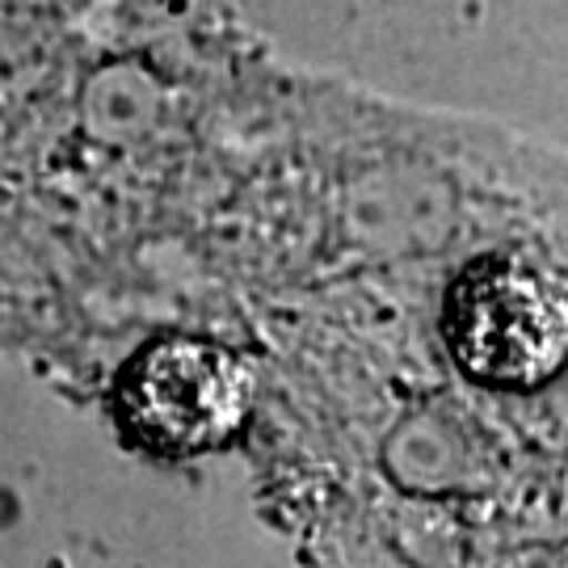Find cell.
Instances as JSON below:
<instances>
[{
    "instance_id": "cell-1",
    "label": "cell",
    "mask_w": 568,
    "mask_h": 568,
    "mask_svg": "<svg viewBox=\"0 0 568 568\" xmlns=\"http://www.w3.org/2000/svg\"><path fill=\"white\" fill-rule=\"evenodd\" d=\"M447 342L471 379L493 387H539L565 366L568 304L548 270L493 253L450 286Z\"/></svg>"
},
{
    "instance_id": "cell-2",
    "label": "cell",
    "mask_w": 568,
    "mask_h": 568,
    "mask_svg": "<svg viewBox=\"0 0 568 568\" xmlns=\"http://www.w3.org/2000/svg\"><path fill=\"white\" fill-rule=\"evenodd\" d=\"M122 417L164 455L224 447L253 405V375L241 354L199 337H164L131 358L119 387Z\"/></svg>"
}]
</instances>
